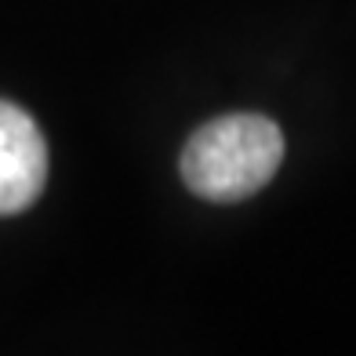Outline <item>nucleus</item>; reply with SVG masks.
<instances>
[{"mask_svg":"<svg viewBox=\"0 0 356 356\" xmlns=\"http://www.w3.org/2000/svg\"><path fill=\"white\" fill-rule=\"evenodd\" d=\"M47 182V142L22 106L0 99V215L33 207Z\"/></svg>","mask_w":356,"mask_h":356,"instance_id":"2","label":"nucleus"},{"mask_svg":"<svg viewBox=\"0 0 356 356\" xmlns=\"http://www.w3.org/2000/svg\"><path fill=\"white\" fill-rule=\"evenodd\" d=\"M284 135L262 113H225L197 127L178 156L182 182L211 204H240L273 182Z\"/></svg>","mask_w":356,"mask_h":356,"instance_id":"1","label":"nucleus"}]
</instances>
